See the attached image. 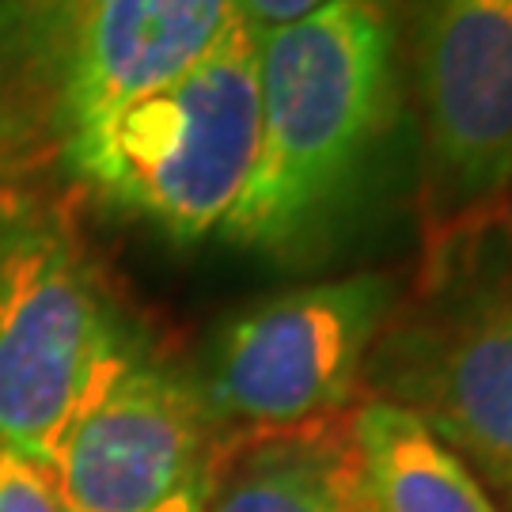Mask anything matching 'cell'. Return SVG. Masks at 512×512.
<instances>
[{
	"instance_id": "cell-11",
	"label": "cell",
	"mask_w": 512,
	"mask_h": 512,
	"mask_svg": "<svg viewBox=\"0 0 512 512\" xmlns=\"http://www.w3.org/2000/svg\"><path fill=\"white\" fill-rule=\"evenodd\" d=\"M0 512H65L50 471L0 444Z\"/></svg>"
},
{
	"instance_id": "cell-5",
	"label": "cell",
	"mask_w": 512,
	"mask_h": 512,
	"mask_svg": "<svg viewBox=\"0 0 512 512\" xmlns=\"http://www.w3.org/2000/svg\"><path fill=\"white\" fill-rule=\"evenodd\" d=\"M395 296L387 274H349L236 311L198 376L220 429H296L334 414L353 395Z\"/></svg>"
},
{
	"instance_id": "cell-9",
	"label": "cell",
	"mask_w": 512,
	"mask_h": 512,
	"mask_svg": "<svg viewBox=\"0 0 512 512\" xmlns=\"http://www.w3.org/2000/svg\"><path fill=\"white\" fill-rule=\"evenodd\" d=\"M349 467L368 512H501L475 471L399 399L353 414Z\"/></svg>"
},
{
	"instance_id": "cell-4",
	"label": "cell",
	"mask_w": 512,
	"mask_h": 512,
	"mask_svg": "<svg viewBox=\"0 0 512 512\" xmlns=\"http://www.w3.org/2000/svg\"><path fill=\"white\" fill-rule=\"evenodd\" d=\"M145 349L61 205L0 183V444L46 467L80 406Z\"/></svg>"
},
{
	"instance_id": "cell-1",
	"label": "cell",
	"mask_w": 512,
	"mask_h": 512,
	"mask_svg": "<svg viewBox=\"0 0 512 512\" xmlns=\"http://www.w3.org/2000/svg\"><path fill=\"white\" fill-rule=\"evenodd\" d=\"M403 133L399 0H330L262 31L258 156L220 239L285 266L334 247Z\"/></svg>"
},
{
	"instance_id": "cell-3",
	"label": "cell",
	"mask_w": 512,
	"mask_h": 512,
	"mask_svg": "<svg viewBox=\"0 0 512 512\" xmlns=\"http://www.w3.org/2000/svg\"><path fill=\"white\" fill-rule=\"evenodd\" d=\"M236 0H0V183L186 73Z\"/></svg>"
},
{
	"instance_id": "cell-10",
	"label": "cell",
	"mask_w": 512,
	"mask_h": 512,
	"mask_svg": "<svg viewBox=\"0 0 512 512\" xmlns=\"http://www.w3.org/2000/svg\"><path fill=\"white\" fill-rule=\"evenodd\" d=\"M209 512H368L346 456L281 440L220 478Z\"/></svg>"
},
{
	"instance_id": "cell-13",
	"label": "cell",
	"mask_w": 512,
	"mask_h": 512,
	"mask_svg": "<svg viewBox=\"0 0 512 512\" xmlns=\"http://www.w3.org/2000/svg\"><path fill=\"white\" fill-rule=\"evenodd\" d=\"M497 486H501V490H505V494H509V501H512V471L505 478H497Z\"/></svg>"
},
{
	"instance_id": "cell-8",
	"label": "cell",
	"mask_w": 512,
	"mask_h": 512,
	"mask_svg": "<svg viewBox=\"0 0 512 512\" xmlns=\"http://www.w3.org/2000/svg\"><path fill=\"white\" fill-rule=\"evenodd\" d=\"M410 410L452 452L475 459L486 475L512 471V300L482 311L437 349L418 384Z\"/></svg>"
},
{
	"instance_id": "cell-6",
	"label": "cell",
	"mask_w": 512,
	"mask_h": 512,
	"mask_svg": "<svg viewBox=\"0 0 512 512\" xmlns=\"http://www.w3.org/2000/svg\"><path fill=\"white\" fill-rule=\"evenodd\" d=\"M46 471L65 512H209L220 421L198 380L145 349L80 406Z\"/></svg>"
},
{
	"instance_id": "cell-2",
	"label": "cell",
	"mask_w": 512,
	"mask_h": 512,
	"mask_svg": "<svg viewBox=\"0 0 512 512\" xmlns=\"http://www.w3.org/2000/svg\"><path fill=\"white\" fill-rule=\"evenodd\" d=\"M262 31L232 16L186 73L95 122L61 171L110 213L194 247L236 209L258 156Z\"/></svg>"
},
{
	"instance_id": "cell-7",
	"label": "cell",
	"mask_w": 512,
	"mask_h": 512,
	"mask_svg": "<svg viewBox=\"0 0 512 512\" xmlns=\"http://www.w3.org/2000/svg\"><path fill=\"white\" fill-rule=\"evenodd\" d=\"M425 141L456 202L512 183V0H406Z\"/></svg>"
},
{
	"instance_id": "cell-12",
	"label": "cell",
	"mask_w": 512,
	"mask_h": 512,
	"mask_svg": "<svg viewBox=\"0 0 512 512\" xmlns=\"http://www.w3.org/2000/svg\"><path fill=\"white\" fill-rule=\"evenodd\" d=\"M323 4H330V0H236V12L247 23H255L258 31H274V27L311 16Z\"/></svg>"
}]
</instances>
